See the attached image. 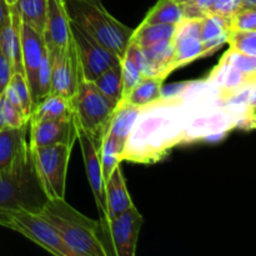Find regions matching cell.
<instances>
[{"label": "cell", "mask_w": 256, "mask_h": 256, "mask_svg": "<svg viewBox=\"0 0 256 256\" xmlns=\"http://www.w3.org/2000/svg\"><path fill=\"white\" fill-rule=\"evenodd\" d=\"M52 225L72 256H108L99 220H92L62 199H49L39 212Z\"/></svg>", "instance_id": "6da1fadb"}, {"label": "cell", "mask_w": 256, "mask_h": 256, "mask_svg": "<svg viewBox=\"0 0 256 256\" xmlns=\"http://www.w3.org/2000/svg\"><path fill=\"white\" fill-rule=\"evenodd\" d=\"M62 2L72 22L122 60L134 29L115 19L100 0H62Z\"/></svg>", "instance_id": "7a4b0ae2"}, {"label": "cell", "mask_w": 256, "mask_h": 256, "mask_svg": "<svg viewBox=\"0 0 256 256\" xmlns=\"http://www.w3.org/2000/svg\"><path fill=\"white\" fill-rule=\"evenodd\" d=\"M48 200L35 170L32 149L12 169L0 172V210L24 209L39 214Z\"/></svg>", "instance_id": "3957f363"}, {"label": "cell", "mask_w": 256, "mask_h": 256, "mask_svg": "<svg viewBox=\"0 0 256 256\" xmlns=\"http://www.w3.org/2000/svg\"><path fill=\"white\" fill-rule=\"evenodd\" d=\"M74 106L75 116L80 126L95 142L102 145L118 105L110 102L98 89L94 82L86 80L82 74L74 96Z\"/></svg>", "instance_id": "277c9868"}, {"label": "cell", "mask_w": 256, "mask_h": 256, "mask_svg": "<svg viewBox=\"0 0 256 256\" xmlns=\"http://www.w3.org/2000/svg\"><path fill=\"white\" fill-rule=\"evenodd\" d=\"M0 225L19 232L52 254L72 256L52 225L38 212L24 209L0 210Z\"/></svg>", "instance_id": "5b68a950"}, {"label": "cell", "mask_w": 256, "mask_h": 256, "mask_svg": "<svg viewBox=\"0 0 256 256\" xmlns=\"http://www.w3.org/2000/svg\"><path fill=\"white\" fill-rule=\"evenodd\" d=\"M35 170L49 199H62L72 146L64 144L30 148Z\"/></svg>", "instance_id": "8992f818"}, {"label": "cell", "mask_w": 256, "mask_h": 256, "mask_svg": "<svg viewBox=\"0 0 256 256\" xmlns=\"http://www.w3.org/2000/svg\"><path fill=\"white\" fill-rule=\"evenodd\" d=\"M142 222V214L132 205L114 219L100 222L108 256H134Z\"/></svg>", "instance_id": "52a82bcc"}, {"label": "cell", "mask_w": 256, "mask_h": 256, "mask_svg": "<svg viewBox=\"0 0 256 256\" xmlns=\"http://www.w3.org/2000/svg\"><path fill=\"white\" fill-rule=\"evenodd\" d=\"M70 32L76 48L78 59L82 75L86 80L94 82L102 72L122 62V60L99 42L88 34L82 26L70 20Z\"/></svg>", "instance_id": "ba28073f"}, {"label": "cell", "mask_w": 256, "mask_h": 256, "mask_svg": "<svg viewBox=\"0 0 256 256\" xmlns=\"http://www.w3.org/2000/svg\"><path fill=\"white\" fill-rule=\"evenodd\" d=\"M50 62H52L50 94L60 95L66 99L74 100L82 70L78 59L76 48L72 38L62 49L50 58Z\"/></svg>", "instance_id": "9c48e42d"}, {"label": "cell", "mask_w": 256, "mask_h": 256, "mask_svg": "<svg viewBox=\"0 0 256 256\" xmlns=\"http://www.w3.org/2000/svg\"><path fill=\"white\" fill-rule=\"evenodd\" d=\"M200 28L202 16H185L175 25L172 35L174 69L185 66L200 58L209 56L200 38Z\"/></svg>", "instance_id": "30bf717a"}, {"label": "cell", "mask_w": 256, "mask_h": 256, "mask_svg": "<svg viewBox=\"0 0 256 256\" xmlns=\"http://www.w3.org/2000/svg\"><path fill=\"white\" fill-rule=\"evenodd\" d=\"M75 122H76L78 142L82 148L86 176L92 194H94L98 210H99V222H102L106 218V205H105V180L102 176V162H100L102 145L95 142L94 139L80 126L76 116H75Z\"/></svg>", "instance_id": "8fae6325"}, {"label": "cell", "mask_w": 256, "mask_h": 256, "mask_svg": "<svg viewBox=\"0 0 256 256\" xmlns=\"http://www.w3.org/2000/svg\"><path fill=\"white\" fill-rule=\"evenodd\" d=\"M78 140L75 115L69 120H29L30 148L64 144L74 146Z\"/></svg>", "instance_id": "7c38bea8"}, {"label": "cell", "mask_w": 256, "mask_h": 256, "mask_svg": "<svg viewBox=\"0 0 256 256\" xmlns=\"http://www.w3.org/2000/svg\"><path fill=\"white\" fill-rule=\"evenodd\" d=\"M42 36L49 58L56 54L72 39L70 19L62 0H48L46 22Z\"/></svg>", "instance_id": "4fadbf2b"}, {"label": "cell", "mask_w": 256, "mask_h": 256, "mask_svg": "<svg viewBox=\"0 0 256 256\" xmlns=\"http://www.w3.org/2000/svg\"><path fill=\"white\" fill-rule=\"evenodd\" d=\"M22 59L24 75L29 84L30 92H32V104L35 102V92H36V79L39 72L40 62L45 50V42L42 34L38 32L29 25L22 22Z\"/></svg>", "instance_id": "5bb4252c"}, {"label": "cell", "mask_w": 256, "mask_h": 256, "mask_svg": "<svg viewBox=\"0 0 256 256\" xmlns=\"http://www.w3.org/2000/svg\"><path fill=\"white\" fill-rule=\"evenodd\" d=\"M29 122L18 129L0 130V172L12 169L30 150Z\"/></svg>", "instance_id": "9a60e30c"}, {"label": "cell", "mask_w": 256, "mask_h": 256, "mask_svg": "<svg viewBox=\"0 0 256 256\" xmlns=\"http://www.w3.org/2000/svg\"><path fill=\"white\" fill-rule=\"evenodd\" d=\"M22 18L16 6H10V20L0 29V49L12 65V72L24 74L22 59Z\"/></svg>", "instance_id": "2e32d148"}, {"label": "cell", "mask_w": 256, "mask_h": 256, "mask_svg": "<svg viewBox=\"0 0 256 256\" xmlns=\"http://www.w3.org/2000/svg\"><path fill=\"white\" fill-rule=\"evenodd\" d=\"M105 205H106V218L104 222L114 219L134 205L128 192L126 182L120 165H118L112 170L110 176L105 180Z\"/></svg>", "instance_id": "e0dca14e"}, {"label": "cell", "mask_w": 256, "mask_h": 256, "mask_svg": "<svg viewBox=\"0 0 256 256\" xmlns=\"http://www.w3.org/2000/svg\"><path fill=\"white\" fill-rule=\"evenodd\" d=\"M230 30V19L218 14H205L202 16V38L208 55H212L218 49L226 44L228 32Z\"/></svg>", "instance_id": "ac0fdd59"}, {"label": "cell", "mask_w": 256, "mask_h": 256, "mask_svg": "<svg viewBox=\"0 0 256 256\" xmlns=\"http://www.w3.org/2000/svg\"><path fill=\"white\" fill-rule=\"evenodd\" d=\"M75 115L74 100L64 96L49 94L32 110L30 122L38 120H69Z\"/></svg>", "instance_id": "d6986e66"}, {"label": "cell", "mask_w": 256, "mask_h": 256, "mask_svg": "<svg viewBox=\"0 0 256 256\" xmlns=\"http://www.w3.org/2000/svg\"><path fill=\"white\" fill-rule=\"evenodd\" d=\"M165 82L164 76L154 75V76H142L140 82L134 86V89L125 96L122 102L130 105L144 109L150 104L160 99L162 92V84Z\"/></svg>", "instance_id": "ffe728a7"}, {"label": "cell", "mask_w": 256, "mask_h": 256, "mask_svg": "<svg viewBox=\"0 0 256 256\" xmlns=\"http://www.w3.org/2000/svg\"><path fill=\"white\" fill-rule=\"evenodd\" d=\"M4 95L8 100L16 105L24 112L25 118L30 119L34 110V104H32V92H30L29 84H28L25 75L22 72H12V79L5 89Z\"/></svg>", "instance_id": "44dd1931"}, {"label": "cell", "mask_w": 256, "mask_h": 256, "mask_svg": "<svg viewBox=\"0 0 256 256\" xmlns=\"http://www.w3.org/2000/svg\"><path fill=\"white\" fill-rule=\"evenodd\" d=\"M184 18V6L175 0H158L149 10L142 24L176 25Z\"/></svg>", "instance_id": "7402d4cb"}, {"label": "cell", "mask_w": 256, "mask_h": 256, "mask_svg": "<svg viewBox=\"0 0 256 256\" xmlns=\"http://www.w3.org/2000/svg\"><path fill=\"white\" fill-rule=\"evenodd\" d=\"M22 22L42 34L45 29L48 0H18L15 2Z\"/></svg>", "instance_id": "603a6c76"}, {"label": "cell", "mask_w": 256, "mask_h": 256, "mask_svg": "<svg viewBox=\"0 0 256 256\" xmlns=\"http://www.w3.org/2000/svg\"><path fill=\"white\" fill-rule=\"evenodd\" d=\"M98 89L115 105L122 100V62L102 72L94 80Z\"/></svg>", "instance_id": "cb8c5ba5"}, {"label": "cell", "mask_w": 256, "mask_h": 256, "mask_svg": "<svg viewBox=\"0 0 256 256\" xmlns=\"http://www.w3.org/2000/svg\"><path fill=\"white\" fill-rule=\"evenodd\" d=\"M175 32V25L168 24H140L138 29L134 30L132 42L139 45L140 48H146L155 42L162 40L172 39Z\"/></svg>", "instance_id": "d4e9b609"}, {"label": "cell", "mask_w": 256, "mask_h": 256, "mask_svg": "<svg viewBox=\"0 0 256 256\" xmlns=\"http://www.w3.org/2000/svg\"><path fill=\"white\" fill-rule=\"evenodd\" d=\"M222 64L228 65L234 70L239 72L248 79L255 80L256 76V56L244 54V52H236V50L229 49L220 60Z\"/></svg>", "instance_id": "484cf974"}, {"label": "cell", "mask_w": 256, "mask_h": 256, "mask_svg": "<svg viewBox=\"0 0 256 256\" xmlns=\"http://www.w3.org/2000/svg\"><path fill=\"white\" fill-rule=\"evenodd\" d=\"M29 120L25 118L20 108L6 99L4 94L0 96V130L18 129L26 125Z\"/></svg>", "instance_id": "4316f807"}, {"label": "cell", "mask_w": 256, "mask_h": 256, "mask_svg": "<svg viewBox=\"0 0 256 256\" xmlns=\"http://www.w3.org/2000/svg\"><path fill=\"white\" fill-rule=\"evenodd\" d=\"M122 99L128 96L130 92L134 89L135 85L140 82L142 75L140 74L138 65L135 62L134 58V50H132V45H128L126 52L125 56L122 60Z\"/></svg>", "instance_id": "83f0119b"}, {"label": "cell", "mask_w": 256, "mask_h": 256, "mask_svg": "<svg viewBox=\"0 0 256 256\" xmlns=\"http://www.w3.org/2000/svg\"><path fill=\"white\" fill-rule=\"evenodd\" d=\"M229 49L244 52L250 56H256V30H229L226 36Z\"/></svg>", "instance_id": "f1b7e54d"}, {"label": "cell", "mask_w": 256, "mask_h": 256, "mask_svg": "<svg viewBox=\"0 0 256 256\" xmlns=\"http://www.w3.org/2000/svg\"><path fill=\"white\" fill-rule=\"evenodd\" d=\"M50 90H52V62H50L48 50H45L42 62H40L39 72H38L34 108L50 94Z\"/></svg>", "instance_id": "f546056e"}, {"label": "cell", "mask_w": 256, "mask_h": 256, "mask_svg": "<svg viewBox=\"0 0 256 256\" xmlns=\"http://www.w3.org/2000/svg\"><path fill=\"white\" fill-rule=\"evenodd\" d=\"M232 30H256V9H242L230 18Z\"/></svg>", "instance_id": "4dcf8cb0"}, {"label": "cell", "mask_w": 256, "mask_h": 256, "mask_svg": "<svg viewBox=\"0 0 256 256\" xmlns=\"http://www.w3.org/2000/svg\"><path fill=\"white\" fill-rule=\"evenodd\" d=\"M12 65H10L9 60L6 59V56L2 54V49H0V96L4 94L5 89H6L8 84L12 79Z\"/></svg>", "instance_id": "1f68e13d"}, {"label": "cell", "mask_w": 256, "mask_h": 256, "mask_svg": "<svg viewBox=\"0 0 256 256\" xmlns=\"http://www.w3.org/2000/svg\"><path fill=\"white\" fill-rule=\"evenodd\" d=\"M10 20V6L5 0H0V29Z\"/></svg>", "instance_id": "d6a6232c"}, {"label": "cell", "mask_w": 256, "mask_h": 256, "mask_svg": "<svg viewBox=\"0 0 256 256\" xmlns=\"http://www.w3.org/2000/svg\"><path fill=\"white\" fill-rule=\"evenodd\" d=\"M256 9V0H240V10Z\"/></svg>", "instance_id": "836d02e7"}, {"label": "cell", "mask_w": 256, "mask_h": 256, "mask_svg": "<svg viewBox=\"0 0 256 256\" xmlns=\"http://www.w3.org/2000/svg\"><path fill=\"white\" fill-rule=\"evenodd\" d=\"M175 2L180 5H192L194 2H196L198 0H175Z\"/></svg>", "instance_id": "e575fe53"}, {"label": "cell", "mask_w": 256, "mask_h": 256, "mask_svg": "<svg viewBox=\"0 0 256 256\" xmlns=\"http://www.w3.org/2000/svg\"><path fill=\"white\" fill-rule=\"evenodd\" d=\"M5 2H8V5H9V6H12V5H14L18 0H5Z\"/></svg>", "instance_id": "d590c367"}]
</instances>
